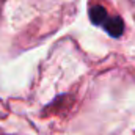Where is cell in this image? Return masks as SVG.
<instances>
[{"instance_id": "6da1fadb", "label": "cell", "mask_w": 135, "mask_h": 135, "mask_svg": "<svg viewBox=\"0 0 135 135\" xmlns=\"http://www.w3.org/2000/svg\"><path fill=\"white\" fill-rule=\"evenodd\" d=\"M102 28L110 35V36L118 38V36H121L123 32H124V22H123V19L119 16H110V19L107 21V24Z\"/></svg>"}]
</instances>
